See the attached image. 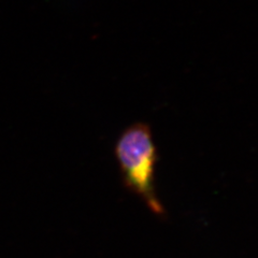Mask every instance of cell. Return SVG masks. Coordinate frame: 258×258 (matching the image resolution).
Listing matches in <instances>:
<instances>
[{"label":"cell","mask_w":258,"mask_h":258,"mask_svg":"<svg viewBox=\"0 0 258 258\" xmlns=\"http://www.w3.org/2000/svg\"><path fill=\"white\" fill-rule=\"evenodd\" d=\"M114 153L125 187L141 198L153 214L164 217L155 184L157 149L149 124L127 127L118 137Z\"/></svg>","instance_id":"6da1fadb"}]
</instances>
